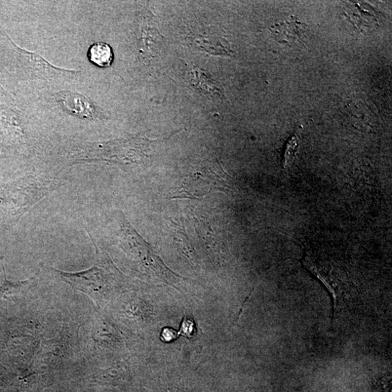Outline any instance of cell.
Wrapping results in <instances>:
<instances>
[{"mask_svg": "<svg viewBox=\"0 0 392 392\" xmlns=\"http://www.w3.org/2000/svg\"><path fill=\"white\" fill-rule=\"evenodd\" d=\"M155 143V140L138 135L86 143L72 150L69 160L73 165L100 162L123 167L142 166L150 160Z\"/></svg>", "mask_w": 392, "mask_h": 392, "instance_id": "1", "label": "cell"}, {"mask_svg": "<svg viewBox=\"0 0 392 392\" xmlns=\"http://www.w3.org/2000/svg\"><path fill=\"white\" fill-rule=\"evenodd\" d=\"M91 239L96 250L97 259L90 269L78 272L56 270L66 283L88 295L98 302L105 299L122 284V274L113 265L107 254Z\"/></svg>", "mask_w": 392, "mask_h": 392, "instance_id": "2", "label": "cell"}, {"mask_svg": "<svg viewBox=\"0 0 392 392\" xmlns=\"http://www.w3.org/2000/svg\"><path fill=\"white\" fill-rule=\"evenodd\" d=\"M121 247L130 258L150 279L175 287L180 280L157 256L123 213L119 217Z\"/></svg>", "mask_w": 392, "mask_h": 392, "instance_id": "3", "label": "cell"}, {"mask_svg": "<svg viewBox=\"0 0 392 392\" xmlns=\"http://www.w3.org/2000/svg\"><path fill=\"white\" fill-rule=\"evenodd\" d=\"M226 174L215 164L199 167L182 180L173 199L196 200L217 191L226 190Z\"/></svg>", "mask_w": 392, "mask_h": 392, "instance_id": "4", "label": "cell"}, {"mask_svg": "<svg viewBox=\"0 0 392 392\" xmlns=\"http://www.w3.org/2000/svg\"><path fill=\"white\" fill-rule=\"evenodd\" d=\"M17 61L23 75L35 82L46 83L69 82L78 76V71L67 70L53 66L36 53L14 46Z\"/></svg>", "mask_w": 392, "mask_h": 392, "instance_id": "5", "label": "cell"}, {"mask_svg": "<svg viewBox=\"0 0 392 392\" xmlns=\"http://www.w3.org/2000/svg\"><path fill=\"white\" fill-rule=\"evenodd\" d=\"M54 100L61 110L78 119L102 120L103 111L87 96L80 93L62 91L54 95Z\"/></svg>", "mask_w": 392, "mask_h": 392, "instance_id": "6", "label": "cell"}, {"mask_svg": "<svg viewBox=\"0 0 392 392\" xmlns=\"http://www.w3.org/2000/svg\"><path fill=\"white\" fill-rule=\"evenodd\" d=\"M90 61L100 68L110 67L113 61V53L110 46L105 43L93 44L88 52Z\"/></svg>", "mask_w": 392, "mask_h": 392, "instance_id": "7", "label": "cell"}, {"mask_svg": "<svg viewBox=\"0 0 392 392\" xmlns=\"http://www.w3.org/2000/svg\"><path fill=\"white\" fill-rule=\"evenodd\" d=\"M180 332L187 337H190L195 333V326L191 319H185L181 325Z\"/></svg>", "mask_w": 392, "mask_h": 392, "instance_id": "8", "label": "cell"}, {"mask_svg": "<svg viewBox=\"0 0 392 392\" xmlns=\"http://www.w3.org/2000/svg\"><path fill=\"white\" fill-rule=\"evenodd\" d=\"M178 336V334L172 329H165L162 334V339L166 342L174 341Z\"/></svg>", "mask_w": 392, "mask_h": 392, "instance_id": "9", "label": "cell"}]
</instances>
